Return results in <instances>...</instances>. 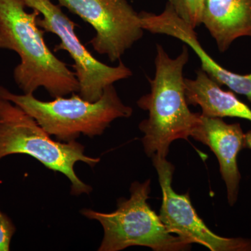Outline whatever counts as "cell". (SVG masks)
I'll return each instance as SVG.
<instances>
[{
  "mask_svg": "<svg viewBox=\"0 0 251 251\" xmlns=\"http://www.w3.org/2000/svg\"><path fill=\"white\" fill-rule=\"evenodd\" d=\"M25 0H0V49L14 51L21 59L14 78L25 94H34L40 87L53 97L80 92L75 72L57 58L39 27L40 13L25 11Z\"/></svg>",
  "mask_w": 251,
  "mask_h": 251,
  "instance_id": "1",
  "label": "cell"
},
{
  "mask_svg": "<svg viewBox=\"0 0 251 251\" xmlns=\"http://www.w3.org/2000/svg\"><path fill=\"white\" fill-rule=\"evenodd\" d=\"M189 59L184 46L177 57L172 58L163 46H156L154 77L149 79L150 92L137 104L149 112L148 118L140 122L144 150L150 158H166L171 143L187 140L199 121L201 113L188 108L185 94L184 69Z\"/></svg>",
  "mask_w": 251,
  "mask_h": 251,
  "instance_id": "2",
  "label": "cell"
},
{
  "mask_svg": "<svg viewBox=\"0 0 251 251\" xmlns=\"http://www.w3.org/2000/svg\"><path fill=\"white\" fill-rule=\"evenodd\" d=\"M0 99L16 104L49 135L64 143L74 141L81 134L90 138L101 135L112 122L133 114V109L122 101L113 85L107 87L95 102L87 101L74 94L70 98L61 97L42 101L34 94H14L2 86H0Z\"/></svg>",
  "mask_w": 251,
  "mask_h": 251,
  "instance_id": "3",
  "label": "cell"
},
{
  "mask_svg": "<svg viewBox=\"0 0 251 251\" xmlns=\"http://www.w3.org/2000/svg\"><path fill=\"white\" fill-rule=\"evenodd\" d=\"M50 136L22 108L0 99V160L9 155H29L51 171L65 175L72 195L90 194L92 186L80 179L74 166L83 162L93 168L100 158L85 155V147L76 140L64 143Z\"/></svg>",
  "mask_w": 251,
  "mask_h": 251,
  "instance_id": "4",
  "label": "cell"
},
{
  "mask_svg": "<svg viewBox=\"0 0 251 251\" xmlns=\"http://www.w3.org/2000/svg\"><path fill=\"white\" fill-rule=\"evenodd\" d=\"M130 192L128 199H118L117 209L113 212L81 209L82 216L99 221L103 227L104 236L99 251H119L134 246L155 251L191 249V244L167 229L159 215L149 204L151 180L132 183Z\"/></svg>",
  "mask_w": 251,
  "mask_h": 251,
  "instance_id": "5",
  "label": "cell"
},
{
  "mask_svg": "<svg viewBox=\"0 0 251 251\" xmlns=\"http://www.w3.org/2000/svg\"><path fill=\"white\" fill-rule=\"evenodd\" d=\"M25 1L27 7L36 10L42 16L38 18V26L60 39V43L54 46V52L66 50L74 60L75 75L80 84L79 95L84 100L97 101L107 87L133 75L129 68L121 61L116 67H110L96 59L75 34L77 25L63 12L59 5L54 4L51 0Z\"/></svg>",
  "mask_w": 251,
  "mask_h": 251,
  "instance_id": "6",
  "label": "cell"
},
{
  "mask_svg": "<svg viewBox=\"0 0 251 251\" xmlns=\"http://www.w3.org/2000/svg\"><path fill=\"white\" fill-rule=\"evenodd\" d=\"M59 5L90 24L96 31L94 50L110 62L121 58L143 36L140 14L126 0H57Z\"/></svg>",
  "mask_w": 251,
  "mask_h": 251,
  "instance_id": "7",
  "label": "cell"
},
{
  "mask_svg": "<svg viewBox=\"0 0 251 251\" xmlns=\"http://www.w3.org/2000/svg\"><path fill=\"white\" fill-rule=\"evenodd\" d=\"M151 159L163 194L159 216L171 233L211 251H251V239L220 237L209 229L193 207L189 194H178L172 187L174 166L166 158L153 156Z\"/></svg>",
  "mask_w": 251,
  "mask_h": 251,
  "instance_id": "8",
  "label": "cell"
},
{
  "mask_svg": "<svg viewBox=\"0 0 251 251\" xmlns=\"http://www.w3.org/2000/svg\"><path fill=\"white\" fill-rule=\"evenodd\" d=\"M140 15L144 30L182 41L197 54L202 64L201 69L209 76L220 85L227 86L232 92L245 96L251 102V74L240 75L221 67L203 49L194 28L183 21L169 4L160 14L142 12Z\"/></svg>",
  "mask_w": 251,
  "mask_h": 251,
  "instance_id": "9",
  "label": "cell"
},
{
  "mask_svg": "<svg viewBox=\"0 0 251 251\" xmlns=\"http://www.w3.org/2000/svg\"><path fill=\"white\" fill-rule=\"evenodd\" d=\"M191 137L207 145L215 153L220 172L227 187L229 205L237 201L241 175L237 166V156L245 148V134L239 124H227L219 117H206L201 113L199 121Z\"/></svg>",
  "mask_w": 251,
  "mask_h": 251,
  "instance_id": "10",
  "label": "cell"
},
{
  "mask_svg": "<svg viewBox=\"0 0 251 251\" xmlns=\"http://www.w3.org/2000/svg\"><path fill=\"white\" fill-rule=\"evenodd\" d=\"M202 24L225 52L236 39L251 37V0H207Z\"/></svg>",
  "mask_w": 251,
  "mask_h": 251,
  "instance_id": "11",
  "label": "cell"
},
{
  "mask_svg": "<svg viewBox=\"0 0 251 251\" xmlns=\"http://www.w3.org/2000/svg\"><path fill=\"white\" fill-rule=\"evenodd\" d=\"M188 105L200 106L202 115L211 117H237L251 122V109L230 91H225L204 71L196 72L195 79L184 78Z\"/></svg>",
  "mask_w": 251,
  "mask_h": 251,
  "instance_id": "12",
  "label": "cell"
},
{
  "mask_svg": "<svg viewBox=\"0 0 251 251\" xmlns=\"http://www.w3.org/2000/svg\"><path fill=\"white\" fill-rule=\"evenodd\" d=\"M207 0H168V4L183 21L194 29L202 24V13Z\"/></svg>",
  "mask_w": 251,
  "mask_h": 251,
  "instance_id": "13",
  "label": "cell"
},
{
  "mask_svg": "<svg viewBox=\"0 0 251 251\" xmlns=\"http://www.w3.org/2000/svg\"><path fill=\"white\" fill-rule=\"evenodd\" d=\"M15 232L14 224L0 209V251H10V244Z\"/></svg>",
  "mask_w": 251,
  "mask_h": 251,
  "instance_id": "14",
  "label": "cell"
},
{
  "mask_svg": "<svg viewBox=\"0 0 251 251\" xmlns=\"http://www.w3.org/2000/svg\"><path fill=\"white\" fill-rule=\"evenodd\" d=\"M245 148L251 150V130L245 134Z\"/></svg>",
  "mask_w": 251,
  "mask_h": 251,
  "instance_id": "15",
  "label": "cell"
}]
</instances>
